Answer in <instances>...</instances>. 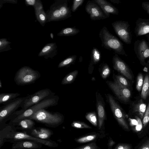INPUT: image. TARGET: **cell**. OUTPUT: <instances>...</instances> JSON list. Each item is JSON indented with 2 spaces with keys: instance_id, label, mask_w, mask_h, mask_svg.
I'll use <instances>...</instances> for the list:
<instances>
[{
  "instance_id": "obj_49",
  "label": "cell",
  "mask_w": 149,
  "mask_h": 149,
  "mask_svg": "<svg viewBox=\"0 0 149 149\" xmlns=\"http://www.w3.org/2000/svg\"></svg>"
},
{
  "instance_id": "obj_3",
  "label": "cell",
  "mask_w": 149,
  "mask_h": 149,
  "mask_svg": "<svg viewBox=\"0 0 149 149\" xmlns=\"http://www.w3.org/2000/svg\"><path fill=\"white\" fill-rule=\"evenodd\" d=\"M47 22L58 21L72 16L67 0H56L46 12Z\"/></svg>"
},
{
  "instance_id": "obj_11",
  "label": "cell",
  "mask_w": 149,
  "mask_h": 149,
  "mask_svg": "<svg viewBox=\"0 0 149 149\" xmlns=\"http://www.w3.org/2000/svg\"><path fill=\"white\" fill-rule=\"evenodd\" d=\"M27 96L16 98L8 104L0 107V125L10 115L21 107Z\"/></svg>"
},
{
  "instance_id": "obj_47",
  "label": "cell",
  "mask_w": 149,
  "mask_h": 149,
  "mask_svg": "<svg viewBox=\"0 0 149 149\" xmlns=\"http://www.w3.org/2000/svg\"><path fill=\"white\" fill-rule=\"evenodd\" d=\"M2 84L1 80H0V88H1L2 87Z\"/></svg>"
},
{
  "instance_id": "obj_45",
  "label": "cell",
  "mask_w": 149,
  "mask_h": 149,
  "mask_svg": "<svg viewBox=\"0 0 149 149\" xmlns=\"http://www.w3.org/2000/svg\"><path fill=\"white\" fill-rule=\"evenodd\" d=\"M146 37L147 38V40H148V45L149 46V34H147Z\"/></svg>"
},
{
  "instance_id": "obj_46",
  "label": "cell",
  "mask_w": 149,
  "mask_h": 149,
  "mask_svg": "<svg viewBox=\"0 0 149 149\" xmlns=\"http://www.w3.org/2000/svg\"><path fill=\"white\" fill-rule=\"evenodd\" d=\"M50 36H51V38L52 39H53V38H54V35H53V34L52 33H50Z\"/></svg>"
},
{
  "instance_id": "obj_1",
  "label": "cell",
  "mask_w": 149,
  "mask_h": 149,
  "mask_svg": "<svg viewBox=\"0 0 149 149\" xmlns=\"http://www.w3.org/2000/svg\"><path fill=\"white\" fill-rule=\"evenodd\" d=\"M31 140L51 148L57 147L58 144L50 139L44 140L34 137L24 132H18L15 127L7 124L0 130V148L6 142L11 143L20 140Z\"/></svg>"
},
{
  "instance_id": "obj_17",
  "label": "cell",
  "mask_w": 149,
  "mask_h": 149,
  "mask_svg": "<svg viewBox=\"0 0 149 149\" xmlns=\"http://www.w3.org/2000/svg\"><path fill=\"white\" fill-rule=\"evenodd\" d=\"M25 132L36 138L47 140L49 139L54 134L52 130L40 127H35Z\"/></svg>"
},
{
  "instance_id": "obj_2",
  "label": "cell",
  "mask_w": 149,
  "mask_h": 149,
  "mask_svg": "<svg viewBox=\"0 0 149 149\" xmlns=\"http://www.w3.org/2000/svg\"><path fill=\"white\" fill-rule=\"evenodd\" d=\"M28 118L44 124L47 127L54 128L61 125L64 120L63 115L60 113L51 112L45 109L37 111Z\"/></svg>"
},
{
  "instance_id": "obj_32",
  "label": "cell",
  "mask_w": 149,
  "mask_h": 149,
  "mask_svg": "<svg viewBox=\"0 0 149 149\" xmlns=\"http://www.w3.org/2000/svg\"><path fill=\"white\" fill-rule=\"evenodd\" d=\"M85 117L93 126L97 127L98 118L97 115L95 111L87 113L85 115Z\"/></svg>"
},
{
  "instance_id": "obj_39",
  "label": "cell",
  "mask_w": 149,
  "mask_h": 149,
  "mask_svg": "<svg viewBox=\"0 0 149 149\" xmlns=\"http://www.w3.org/2000/svg\"><path fill=\"white\" fill-rule=\"evenodd\" d=\"M84 1V0H74L73 1L71 8V11L75 12L78 8L81 6Z\"/></svg>"
},
{
  "instance_id": "obj_23",
  "label": "cell",
  "mask_w": 149,
  "mask_h": 149,
  "mask_svg": "<svg viewBox=\"0 0 149 149\" xmlns=\"http://www.w3.org/2000/svg\"><path fill=\"white\" fill-rule=\"evenodd\" d=\"M146 104L144 103L141 99L134 105L133 108V112L137 114L140 119L142 120L146 111Z\"/></svg>"
},
{
  "instance_id": "obj_44",
  "label": "cell",
  "mask_w": 149,
  "mask_h": 149,
  "mask_svg": "<svg viewBox=\"0 0 149 149\" xmlns=\"http://www.w3.org/2000/svg\"><path fill=\"white\" fill-rule=\"evenodd\" d=\"M111 2L114 3L118 4L121 3L119 0H109Z\"/></svg>"
},
{
  "instance_id": "obj_20",
  "label": "cell",
  "mask_w": 149,
  "mask_h": 149,
  "mask_svg": "<svg viewBox=\"0 0 149 149\" xmlns=\"http://www.w3.org/2000/svg\"><path fill=\"white\" fill-rule=\"evenodd\" d=\"M99 138H101L100 133L98 132H93L75 138L74 141L79 143H88L96 142Z\"/></svg>"
},
{
  "instance_id": "obj_22",
  "label": "cell",
  "mask_w": 149,
  "mask_h": 149,
  "mask_svg": "<svg viewBox=\"0 0 149 149\" xmlns=\"http://www.w3.org/2000/svg\"><path fill=\"white\" fill-rule=\"evenodd\" d=\"M91 60L88 67L89 74H92L94 69V65L98 63L101 58V54L97 48L93 47L91 52Z\"/></svg>"
},
{
  "instance_id": "obj_15",
  "label": "cell",
  "mask_w": 149,
  "mask_h": 149,
  "mask_svg": "<svg viewBox=\"0 0 149 149\" xmlns=\"http://www.w3.org/2000/svg\"><path fill=\"white\" fill-rule=\"evenodd\" d=\"M113 68L127 79L132 80L133 77L130 69L126 63L115 54L112 58Z\"/></svg>"
},
{
  "instance_id": "obj_6",
  "label": "cell",
  "mask_w": 149,
  "mask_h": 149,
  "mask_svg": "<svg viewBox=\"0 0 149 149\" xmlns=\"http://www.w3.org/2000/svg\"><path fill=\"white\" fill-rule=\"evenodd\" d=\"M40 77V72L28 66H24L16 72L14 78L15 83L19 86H25L34 83Z\"/></svg>"
},
{
  "instance_id": "obj_18",
  "label": "cell",
  "mask_w": 149,
  "mask_h": 149,
  "mask_svg": "<svg viewBox=\"0 0 149 149\" xmlns=\"http://www.w3.org/2000/svg\"><path fill=\"white\" fill-rule=\"evenodd\" d=\"M12 149H38L42 147V144L39 142L31 140H20L13 142Z\"/></svg>"
},
{
  "instance_id": "obj_26",
  "label": "cell",
  "mask_w": 149,
  "mask_h": 149,
  "mask_svg": "<svg viewBox=\"0 0 149 149\" xmlns=\"http://www.w3.org/2000/svg\"><path fill=\"white\" fill-rule=\"evenodd\" d=\"M35 11L37 19L42 26H44L47 22L46 12L45 11L43 8L35 9Z\"/></svg>"
},
{
  "instance_id": "obj_12",
  "label": "cell",
  "mask_w": 149,
  "mask_h": 149,
  "mask_svg": "<svg viewBox=\"0 0 149 149\" xmlns=\"http://www.w3.org/2000/svg\"><path fill=\"white\" fill-rule=\"evenodd\" d=\"M134 51L141 64L146 65V60L149 58V46L148 42L144 39L136 40L134 44Z\"/></svg>"
},
{
  "instance_id": "obj_38",
  "label": "cell",
  "mask_w": 149,
  "mask_h": 149,
  "mask_svg": "<svg viewBox=\"0 0 149 149\" xmlns=\"http://www.w3.org/2000/svg\"><path fill=\"white\" fill-rule=\"evenodd\" d=\"M143 127H145L149 122V102L142 119Z\"/></svg>"
},
{
  "instance_id": "obj_43",
  "label": "cell",
  "mask_w": 149,
  "mask_h": 149,
  "mask_svg": "<svg viewBox=\"0 0 149 149\" xmlns=\"http://www.w3.org/2000/svg\"><path fill=\"white\" fill-rule=\"evenodd\" d=\"M138 149H149V139L146 140Z\"/></svg>"
},
{
  "instance_id": "obj_16",
  "label": "cell",
  "mask_w": 149,
  "mask_h": 149,
  "mask_svg": "<svg viewBox=\"0 0 149 149\" xmlns=\"http://www.w3.org/2000/svg\"><path fill=\"white\" fill-rule=\"evenodd\" d=\"M134 33L136 37L149 33V19L139 18L136 22Z\"/></svg>"
},
{
  "instance_id": "obj_27",
  "label": "cell",
  "mask_w": 149,
  "mask_h": 149,
  "mask_svg": "<svg viewBox=\"0 0 149 149\" xmlns=\"http://www.w3.org/2000/svg\"><path fill=\"white\" fill-rule=\"evenodd\" d=\"M80 31L74 27H68L63 28L58 33L57 35L59 36H71L78 33Z\"/></svg>"
},
{
  "instance_id": "obj_30",
  "label": "cell",
  "mask_w": 149,
  "mask_h": 149,
  "mask_svg": "<svg viewBox=\"0 0 149 149\" xmlns=\"http://www.w3.org/2000/svg\"><path fill=\"white\" fill-rule=\"evenodd\" d=\"M99 68L100 76L104 79H106L109 76L111 70L109 65L106 63H102Z\"/></svg>"
},
{
  "instance_id": "obj_42",
  "label": "cell",
  "mask_w": 149,
  "mask_h": 149,
  "mask_svg": "<svg viewBox=\"0 0 149 149\" xmlns=\"http://www.w3.org/2000/svg\"><path fill=\"white\" fill-rule=\"evenodd\" d=\"M115 144V142L113 140L111 137H109L107 144L108 147L107 149H112L113 146Z\"/></svg>"
},
{
  "instance_id": "obj_13",
  "label": "cell",
  "mask_w": 149,
  "mask_h": 149,
  "mask_svg": "<svg viewBox=\"0 0 149 149\" xmlns=\"http://www.w3.org/2000/svg\"><path fill=\"white\" fill-rule=\"evenodd\" d=\"M106 82L118 99L125 102L129 100L131 93L128 88L121 86L114 81H107Z\"/></svg>"
},
{
  "instance_id": "obj_21",
  "label": "cell",
  "mask_w": 149,
  "mask_h": 149,
  "mask_svg": "<svg viewBox=\"0 0 149 149\" xmlns=\"http://www.w3.org/2000/svg\"><path fill=\"white\" fill-rule=\"evenodd\" d=\"M35 124L34 120L26 118L19 122L15 128L16 130H21L23 132H26L35 128Z\"/></svg>"
},
{
  "instance_id": "obj_34",
  "label": "cell",
  "mask_w": 149,
  "mask_h": 149,
  "mask_svg": "<svg viewBox=\"0 0 149 149\" xmlns=\"http://www.w3.org/2000/svg\"><path fill=\"white\" fill-rule=\"evenodd\" d=\"M71 126L77 129H92V127L85 123L80 121H74L71 124Z\"/></svg>"
},
{
  "instance_id": "obj_48",
  "label": "cell",
  "mask_w": 149,
  "mask_h": 149,
  "mask_svg": "<svg viewBox=\"0 0 149 149\" xmlns=\"http://www.w3.org/2000/svg\"><path fill=\"white\" fill-rule=\"evenodd\" d=\"M24 149L17 148H15V149Z\"/></svg>"
},
{
  "instance_id": "obj_7",
  "label": "cell",
  "mask_w": 149,
  "mask_h": 149,
  "mask_svg": "<svg viewBox=\"0 0 149 149\" xmlns=\"http://www.w3.org/2000/svg\"><path fill=\"white\" fill-rule=\"evenodd\" d=\"M107 101L109 104L113 115L119 125L125 130L128 131L129 127L126 119L124 111L111 94H105Z\"/></svg>"
},
{
  "instance_id": "obj_19",
  "label": "cell",
  "mask_w": 149,
  "mask_h": 149,
  "mask_svg": "<svg viewBox=\"0 0 149 149\" xmlns=\"http://www.w3.org/2000/svg\"><path fill=\"white\" fill-rule=\"evenodd\" d=\"M57 46L56 43H48L45 45L38 54V56L43 57L47 59L53 58L57 54Z\"/></svg>"
},
{
  "instance_id": "obj_24",
  "label": "cell",
  "mask_w": 149,
  "mask_h": 149,
  "mask_svg": "<svg viewBox=\"0 0 149 149\" xmlns=\"http://www.w3.org/2000/svg\"><path fill=\"white\" fill-rule=\"evenodd\" d=\"M99 6L108 17L111 14L118 15L119 13L118 9L107 1L104 4Z\"/></svg>"
},
{
  "instance_id": "obj_8",
  "label": "cell",
  "mask_w": 149,
  "mask_h": 149,
  "mask_svg": "<svg viewBox=\"0 0 149 149\" xmlns=\"http://www.w3.org/2000/svg\"><path fill=\"white\" fill-rule=\"evenodd\" d=\"M96 107L98 118L97 129L101 138L105 137V121L107 120L105 104L104 98L98 91L96 92Z\"/></svg>"
},
{
  "instance_id": "obj_37",
  "label": "cell",
  "mask_w": 149,
  "mask_h": 149,
  "mask_svg": "<svg viewBox=\"0 0 149 149\" xmlns=\"http://www.w3.org/2000/svg\"><path fill=\"white\" fill-rule=\"evenodd\" d=\"M144 82L143 77L141 73H139L137 75L136 78V88L139 92H140L143 86Z\"/></svg>"
},
{
  "instance_id": "obj_14",
  "label": "cell",
  "mask_w": 149,
  "mask_h": 149,
  "mask_svg": "<svg viewBox=\"0 0 149 149\" xmlns=\"http://www.w3.org/2000/svg\"><path fill=\"white\" fill-rule=\"evenodd\" d=\"M85 9L92 20H99L108 18L100 6L93 0L87 1Z\"/></svg>"
},
{
  "instance_id": "obj_5",
  "label": "cell",
  "mask_w": 149,
  "mask_h": 149,
  "mask_svg": "<svg viewBox=\"0 0 149 149\" xmlns=\"http://www.w3.org/2000/svg\"><path fill=\"white\" fill-rule=\"evenodd\" d=\"M59 97L55 95L39 103L29 107L21 114L13 120H10L8 125L15 126L22 120L28 118L37 111L42 109H47L50 107L56 105L58 104Z\"/></svg>"
},
{
  "instance_id": "obj_29",
  "label": "cell",
  "mask_w": 149,
  "mask_h": 149,
  "mask_svg": "<svg viewBox=\"0 0 149 149\" xmlns=\"http://www.w3.org/2000/svg\"><path fill=\"white\" fill-rule=\"evenodd\" d=\"M149 95V76L146 75L144 80L143 84L141 93V97L146 100Z\"/></svg>"
},
{
  "instance_id": "obj_35",
  "label": "cell",
  "mask_w": 149,
  "mask_h": 149,
  "mask_svg": "<svg viewBox=\"0 0 149 149\" xmlns=\"http://www.w3.org/2000/svg\"><path fill=\"white\" fill-rule=\"evenodd\" d=\"M11 42L8 41L6 38L0 39V52L7 51L11 49L10 44Z\"/></svg>"
},
{
  "instance_id": "obj_36",
  "label": "cell",
  "mask_w": 149,
  "mask_h": 149,
  "mask_svg": "<svg viewBox=\"0 0 149 149\" xmlns=\"http://www.w3.org/2000/svg\"><path fill=\"white\" fill-rule=\"evenodd\" d=\"M73 149H101L98 146L96 142L87 143Z\"/></svg>"
},
{
  "instance_id": "obj_9",
  "label": "cell",
  "mask_w": 149,
  "mask_h": 149,
  "mask_svg": "<svg viewBox=\"0 0 149 149\" xmlns=\"http://www.w3.org/2000/svg\"><path fill=\"white\" fill-rule=\"evenodd\" d=\"M55 94V93L48 88L40 90L32 95H28L21 107L25 111L43 100L53 97Z\"/></svg>"
},
{
  "instance_id": "obj_31",
  "label": "cell",
  "mask_w": 149,
  "mask_h": 149,
  "mask_svg": "<svg viewBox=\"0 0 149 149\" xmlns=\"http://www.w3.org/2000/svg\"><path fill=\"white\" fill-rule=\"evenodd\" d=\"M113 81L123 86L128 88L129 87V82L123 76L113 74Z\"/></svg>"
},
{
  "instance_id": "obj_10",
  "label": "cell",
  "mask_w": 149,
  "mask_h": 149,
  "mask_svg": "<svg viewBox=\"0 0 149 149\" xmlns=\"http://www.w3.org/2000/svg\"><path fill=\"white\" fill-rule=\"evenodd\" d=\"M111 25L116 33L120 39L127 44H130L132 37L129 22L116 21L112 23Z\"/></svg>"
},
{
  "instance_id": "obj_25",
  "label": "cell",
  "mask_w": 149,
  "mask_h": 149,
  "mask_svg": "<svg viewBox=\"0 0 149 149\" xmlns=\"http://www.w3.org/2000/svg\"><path fill=\"white\" fill-rule=\"evenodd\" d=\"M18 93H0V104L6 105L20 95Z\"/></svg>"
},
{
  "instance_id": "obj_33",
  "label": "cell",
  "mask_w": 149,
  "mask_h": 149,
  "mask_svg": "<svg viewBox=\"0 0 149 149\" xmlns=\"http://www.w3.org/2000/svg\"><path fill=\"white\" fill-rule=\"evenodd\" d=\"M77 56L73 55L70 56L61 61L58 65L59 68L67 67L73 64L75 61Z\"/></svg>"
},
{
  "instance_id": "obj_40",
  "label": "cell",
  "mask_w": 149,
  "mask_h": 149,
  "mask_svg": "<svg viewBox=\"0 0 149 149\" xmlns=\"http://www.w3.org/2000/svg\"><path fill=\"white\" fill-rule=\"evenodd\" d=\"M114 149H131V147L127 144L119 143L115 146Z\"/></svg>"
},
{
  "instance_id": "obj_28",
  "label": "cell",
  "mask_w": 149,
  "mask_h": 149,
  "mask_svg": "<svg viewBox=\"0 0 149 149\" xmlns=\"http://www.w3.org/2000/svg\"><path fill=\"white\" fill-rule=\"evenodd\" d=\"M78 74V71L77 70L69 73L63 79L61 84L64 85L72 83L76 79Z\"/></svg>"
},
{
  "instance_id": "obj_4",
  "label": "cell",
  "mask_w": 149,
  "mask_h": 149,
  "mask_svg": "<svg viewBox=\"0 0 149 149\" xmlns=\"http://www.w3.org/2000/svg\"><path fill=\"white\" fill-rule=\"evenodd\" d=\"M99 36L101 41L102 47L107 49L113 50L117 54L127 56L123 43L111 34L107 27L104 26L100 30Z\"/></svg>"
},
{
  "instance_id": "obj_41",
  "label": "cell",
  "mask_w": 149,
  "mask_h": 149,
  "mask_svg": "<svg viewBox=\"0 0 149 149\" xmlns=\"http://www.w3.org/2000/svg\"><path fill=\"white\" fill-rule=\"evenodd\" d=\"M141 6L143 9L149 15V2H143L141 3Z\"/></svg>"
}]
</instances>
